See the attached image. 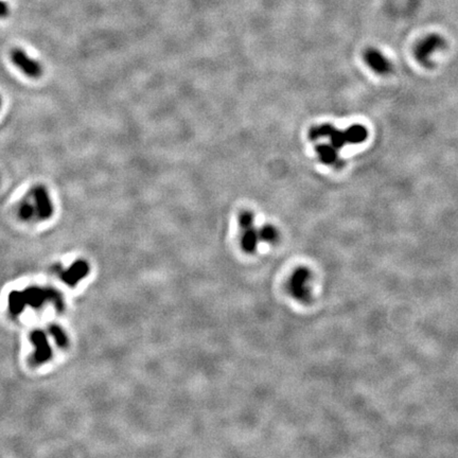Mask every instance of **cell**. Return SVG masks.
I'll return each mask as SVG.
<instances>
[{
    "instance_id": "obj_1",
    "label": "cell",
    "mask_w": 458,
    "mask_h": 458,
    "mask_svg": "<svg viewBox=\"0 0 458 458\" xmlns=\"http://www.w3.org/2000/svg\"><path fill=\"white\" fill-rule=\"evenodd\" d=\"M367 129L363 125H352L346 130H338L334 126L323 124L313 127L310 132V138L317 140L318 138H328L326 143H319L316 146V152L319 159L324 165L334 166L338 164V153L346 143H360L366 140Z\"/></svg>"
},
{
    "instance_id": "obj_4",
    "label": "cell",
    "mask_w": 458,
    "mask_h": 458,
    "mask_svg": "<svg viewBox=\"0 0 458 458\" xmlns=\"http://www.w3.org/2000/svg\"><path fill=\"white\" fill-rule=\"evenodd\" d=\"M13 64L15 65L28 78L39 79L42 75L41 65L29 56L23 49H14L11 53Z\"/></svg>"
},
{
    "instance_id": "obj_5",
    "label": "cell",
    "mask_w": 458,
    "mask_h": 458,
    "mask_svg": "<svg viewBox=\"0 0 458 458\" xmlns=\"http://www.w3.org/2000/svg\"><path fill=\"white\" fill-rule=\"evenodd\" d=\"M446 46V40L439 34H430L423 37L415 47V56L423 64L430 60V57L438 50Z\"/></svg>"
},
{
    "instance_id": "obj_7",
    "label": "cell",
    "mask_w": 458,
    "mask_h": 458,
    "mask_svg": "<svg viewBox=\"0 0 458 458\" xmlns=\"http://www.w3.org/2000/svg\"><path fill=\"white\" fill-rule=\"evenodd\" d=\"M88 272H90V269H88L87 263L84 261H78L72 265L69 271L65 273L64 280L70 286H73L84 278Z\"/></svg>"
},
{
    "instance_id": "obj_9",
    "label": "cell",
    "mask_w": 458,
    "mask_h": 458,
    "mask_svg": "<svg viewBox=\"0 0 458 458\" xmlns=\"http://www.w3.org/2000/svg\"><path fill=\"white\" fill-rule=\"evenodd\" d=\"M19 215L26 221L33 220L36 216V211L32 201H25L21 203L19 207Z\"/></svg>"
},
{
    "instance_id": "obj_10",
    "label": "cell",
    "mask_w": 458,
    "mask_h": 458,
    "mask_svg": "<svg viewBox=\"0 0 458 458\" xmlns=\"http://www.w3.org/2000/svg\"><path fill=\"white\" fill-rule=\"evenodd\" d=\"M9 13H10V11H9L8 6L4 2H2V0H0V18H6L9 15Z\"/></svg>"
},
{
    "instance_id": "obj_8",
    "label": "cell",
    "mask_w": 458,
    "mask_h": 458,
    "mask_svg": "<svg viewBox=\"0 0 458 458\" xmlns=\"http://www.w3.org/2000/svg\"><path fill=\"white\" fill-rule=\"evenodd\" d=\"M259 234L261 241L263 242L273 243L278 239V231L272 225H264L261 228H259Z\"/></svg>"
},
{
    "instance_id": "obj_3",
    "label": "cell",
    "mask_w": 458,
    "mask_h": 458,
    "mask_svg": "<svg viewBox=\"0 0 458 458\" xmlns=\"http://www.w3.org/2000/svg\"><path fill=\"white\" fill-rule=\"evenodd\" d=\"M32 203L36 211V217L40 220H48L53 215L54 206L48 190L41 186H35L31 191Z\"/></svg>"
},
{
    "instance_id": "obj_11",
    "label": "cell",
    "mask_w": 458,
    "mask_h": 458,
    "mask_svg": "<svg viewBox=\"0 0 458 458\" xmlns=\"http://www.w3.org/2000/svg\"><path fill=\"white\" fill-rule=\"evenodd\" d=\"M2 105H3V100H2V97H0V108H2Z\"/></svg>"
},
{
    "instance_id": "obj_6",
    "label": "cell",
    "mask_w": 458,
    "mask_h": 458,
    "mask_svg": "<svg viewBox=\"0 0 458 458\" xmlns=\"http://www.w3.org/2000/svg\"><path fill=\"white\" fill-rule=\"evenodd\" d=\"M364 62L378 75H388L392 66L388 58L377 48H367L364 51Z\"/></svg>"
},
{
    "instance_id": "obj_2",
    "label": "cell",
    "mask_w": 458,
    "mask_h": 458,
    "mask_svg": "<svg viewBox=\"0 0 458 458\" xmlns=\"http://www.w3.org/2000/svg\"><path fill=\"white\" fill-rule=\"evenodd\" d=\"M239 224L241 227V246L245 253H255L261 242L259 228L255 223V215L252 211H242L239 215Z\"/></svg>"
}]
</instances>
